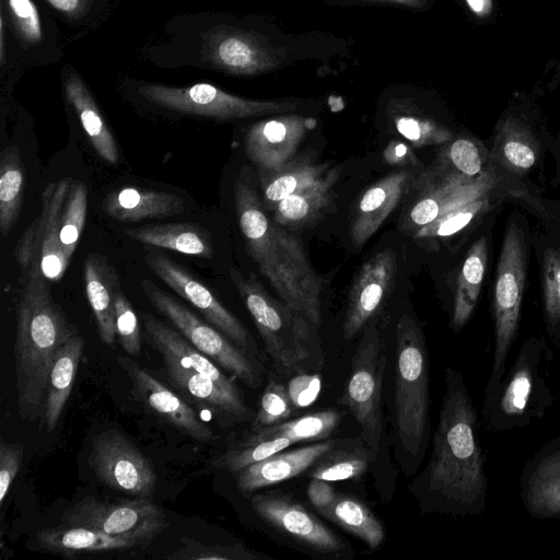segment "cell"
I'll list each match as a JSON object with an SVG mask.
<instances>
[{
    "instance_id": "1",
    "label": "cell",
    "mask_w": 560,
    "mask_h": 560,
    "mask_svg": "<svg viewBox=\"0 0 560 560\" xmlns=\"http://www.w3.org/2000/svg\"><path fill=\"white\" fill-rule=\"evenodd\" d=\"M487 490L477 410L463 374L447 368L433 450L412 491L423 512L466 517L485 513Z\"/></svg>"
},
{
    "instance_id": "2",
    "label": "cell",
    "mask_w": 560,
    "mask_h": 560,
    "mask_svg": "<svg viewBox=\"0 0 560 560\" xmlns=\"http://www.w3.org/2000/svg\"><path fill=\"white\" fill-rule=\"evenodd\" d=\"M234 202L247 252L261 275L281 302L319 327L323 283L302 243L266 214L256 189L243 174L234 185Z\"/></svg>"
},
{
    "instance_id": "3",
    "label": "cell",
    "mask_w": 560,
    "mask_h": 560,
    "mask_svg": "<svg viewBox=\"0 0 560 560\" xmlns=\"http://www.w3.org/2000/svg\"><path fill=\"white\" fill-rule=\"evenodd\" d=\"M16 304L14 371L20 416L35 420L46 393L57 349L77 328L52 300L39 265L24 275Z\"/></svg>"
},
{
    "instance_id": "4",
    "label": "cell",
    "mask_w": 560,
    "mask_h": 560,
    "mask_svg": "<svg viewBox=\"0 0 560 560\" xmlns=\"http://www.w3.org/2000/svg\"><path fill=\"white\" fill-rule=\"evenodd\" d=\"M429 355L418 320L404 313L396 324L395 441L407 475L418 468L427 448L429 419Z\"/></svg>"
},
{
    "instance_id": "5",
    "label": "cell",
    "mask_w": 560,
    "mask_h": 560,
    "mask_svg": "<svg viewBox=\"0 0 560 560\" xmlns=\"http://www.w3.org/2000/svg\"><path fill=\"white\" fill-rule=\"evenodd\" d=\"M552 358L541 336L525 339L500 383L485 395L481 410L483 428L503 432L528 427L541 419L553 404L548 386V363Z\"/></svg>"
},
{
    "instance_id": "6",
    "label": "cell",
    "mask_w": 560,
    "mask_h": 560,
    "mask_svg": "<svg viewBox=\"0 0 560 560\" xmlns=\"http://www.w3.org/2000/svg\"><path fill=\"white\" fill-rule=\"evenodd\" d=\"M532 232L523 213L506 221L493 282L491 312L494 323L492 365L485 395H489L506 371V359L517 337L526 291Z\"/></svg>"
},
{
    "instance_id": "7",
    "label": "cell",
    "mask_w": 560,
    "mask_h": 560,
    "mask_svg": "<svg viewBox=\"0 0 560 560\" xmlns=\"http://www.w3.org/2000/svg\"><path fill=\"white\" fill-rule=\"evenodd\" d=\"M230 278L250 313L265 348L278 369L302 373L320 365L323 355L311 338V324L283 302H278L254 276L230 269Z\"/></svg>"
},
{
    "instance_id": "8",
    "label": "cell",
    "mask_w": 560,
    "mask_h": 560,
    "mask_svg": "<svg viewBox=\"0 0 560 560\" xmlns=\"http://www.w3.org/2000/svg\"><path fill=\"white\" fill-rule=\"evenodd\" d=\"M385 368V345L377 319L374 318L363 329L340 404L350 410L358 422L362 441L378 456L385 439L382 408Z\"/></svg>"
},
{
    "instance_id": "9",
    "label": "cell",
    "mask_w": 560,
    "mask_h": 560,
    "mask_svg": "<svg viewBox=\"0 0 560 560\" xmlns=\"http://www.w3.org/2000/svg\"><path fill=\"white\" fill-rule=\"evenodd\" d=\"M141 288L153 307L194 347L247 386L256 388L261 384L262 368L257 358L237 347L215 327L201 320L151 280H142Z\"/></svg>"
},
{
    "instance_id": "10",
    "label": "cell",
    "mask_w": 560,
    "mask_h": 560,
    "mask_svg": "<svg viewBox=\"0 0 560 560\" xmlns=\"http://www.w3.org/2000/svg\"><path fill=\"white\" fill-rule=\"evenodd\" d=\"M139 94L148 102L165 109L218 120L290 113L298 107L296 104L289 102L235 96L209 83L184 88L148 83L140 85Z\"/></svg>"
},
{
    "instance_id": "11",
    "label": "cell",
    "mask_w": 560,
    "mask_h": 560,
    "mask_svg": "<svg viewBox=\"0 0 560 560\" xmlns=\"http://www.w3.org/2000/svg\"><path fill=\"white\" fill-rule=\"evenodd\" d=\"M552 139L527 120L508 116L489 141L490 166L504 183L537 185L533 175L541 172Z\"/></svg>"
},
{
    "instance_id": "12",
    "label": "cell",
    "mask_w": 560,
    "mask_h": 560,
    "mask_svg": "<svg viewBox=\"0 0 560 560\" xmlns=\"http://www.w3.org/2000/svg\"><path fill=\"white\" fill-rule=\"evenodd\" d=\"M65 524L94 528L110 535L154 539L168 526L164 512L148 498L107 501L86 497L62 514Z\"/></svg>"
},
{
    "instance_id": "13",
    "label": "cell",
    "mask_w": 560,
    "mask_h": 560,
    "mask_svg": "<svg viewBox=\"0 0 560 560\" xmlns=\"http://www.w3.org/2000/svg\"><path fill=\"white\" fill-rule=\"evenodd\" d=\"M89 463L109 488L138 498H149L156 476L149 459L127 438L107 430L92 439Z\"/></svg>"
},
{
    "instance_id": "14",
    "label": "cell",
    "mask_w": 560,
    "mask_h": 560,
    "mask_svg": "<svg viewBox=\"0 0 560 560\" xmlns=\"http://www.w3.org/2000/svg\"><path fill=\"white\" fill-rule=\"evenodd\" d=\"M143 260L167 287L195 306L208 323L233 343L255 358L259 355L246 327L203 282L165 255L149 253Z\"/></svg>"
},
{
    "instance_id": "15",
    "label": "cell",
    "mask_w": 560,
    "mask_h": 560,
    "mask_svg": "<svg viewBox=\"0 0 560 560\" xmlns=\"http://www.w3.org/2000/svg\"><path fill=\"white\" fill-rule=\"evenodd\" d=\"M530 213L538 221L532 246L539 265L546 328L552 337L560 327V202L541 197Z\"/></svg>"
},
{
    "instance_id": "16",
    "label": "cell",
    "mask_w": 560,
    "mask_h": 560,
    "mask_svg": "<svg viewBox=\"0 0 560 560\" xmlns=\"http://www.w3.org/2000/svg\"><path fill=\"white\" fill-rule=\"evenodd\" d=\"M252 508L269 526L299 544L323 553L345 552L346 545L304 505L276 494H255Z\"/></svg>"
},
{
    "instance_id": "17",
    "label": "cell",
    "mask_w": 560,
    "mask_h": 560,
    "mask_svg": "<svg viewBox=\"0 0 560 560\" xmlns=\"http://www.w3.org/2000/svg\"><path fill=\"white\" fill-rule=\"evenodd\" d=\"M396 269V255L390 248L375 253L362 265L349 291L342 324L345 339L357 336L375 318L392 292Z\"/></svg>"
},
{
    "instance_id": "18",
    "label": "cell",
    "mask_w": 560,
    "mask_h": 560,
    "mask_svg": "<svg viewBox=\"0 0 560 560\" xmlns=\"http://www.w3.org/2000/svg\"><path fill=\"white\" fill-rule=\"evenodd\" d=\"M118 364L132 382L136 395L147 410L160 421L172 425L198 442L213 440L214 433L178 394L127 357Z\"/></svg>"
},
{
    "instance_id": "19",
    "label": "cell",
    "mask_w": 560,
    "mask_h": 560,
    "mask_svg": "<svg viewBox=\"0 0 560 560\" xmlns=\"http://www.w3.org/2000/svg\"><path fill=\"white\" fill-rule=\"evenodd\" d=\"M524 510L536 520H560V438L544 444L520 478Z\"/></svg>"
},
{
    "instance_id": "20",
    "label": "cell",
    "mask_w": 560,
    "mask_h": 560,
    "mask_svg": "<svg viewBox=\"0 0 560 560\" xmlns=\"http://www.w3.org/2000/svg\"><path fill=\"white\" fill-rule=\"evenodd\" d=\"M160 353L173 386L209 410L221 427H231L254 419L255 415L244 396L228 393L208 376L180 364L170 353Z\"/></svg>"
},
{
    "instance_id": "21",
    "label": "cell",
    "mask_w": 560,
    "mask_h": 560,
    "mask_svg": "<svg viewBox=\"0 0 560 560\" xmlns=\"http://www.w3.org/2000/svg\"><path fill=\"white\" fill-rule=\"evenodd\" d=\"M307 128V120L295 115L258 121L245 133V153L259 170H276L293 159Z\"/></svg>"
},
{
    "instance_id": "22",
    "label": "cell",
    "mask_w": 560,
    "mask_h": 560,
    "mask_svg": "<svg viewBox=\"0 0 560 560\" xmlns=\"http://www.w3.org/2000/svg\"><path fill=\"white\" fill-rule=\"evenodd\" d=\"M413 176L393 172L366 189L352 208L349 235L355 248L363 246L408 192Z\"/></svg>"
},
{
    "instance_id": "23",
    "label": "cell",
    "mask_w": 560,
    "mask_h": 560,
    "mask_svg": "<svg viewBox=\"0 0 560 560\" xmlns=\"http://www.w3.org/2000/svg\"><path fill=\"white\" fill-rule=\"evenodd\" d=\"M341 439H326L308 445L278 452L237 471L236 486L245 495L306 472Z\"/></svg>"
},
{
    "instance_id": "24",
    "label": "cell",
    "mask_w": 560,
    "mask_h": 560,
    "mask_svg": "<svg viewBox=\"0 0 560 560\" xmlns=\"http://www.w3.org/2000/svg\"><path fill=\"white\" fill-rule=\"evenodd\" d=\"M71 184V178L51 182L42 194L36 259L49 281L60 280L70 262L61 246L60 229L61 214Z\"/></svg>"
},
{
    "instance_id": "25",
    "label": "cell",
    "mask_w": 560,
    "mask_h": 560,
    "mask_svg": "<svg viewBox=\"0 0 560 560\" xmlns=\"http://www.w3.org/2000/svg\"><path fill=\"white\" fill-rule=\"evenodd\" d=\"M153 539L142 536L110 535L94 528L62 524L37 532V545L54 555L75 558L81 555L128 550L149 545Z\"/></svg>"
},
{
    "instance_id": "26",
    "label": "cell",
    "mask_w": 560,
    "mask_h": 560,
    "mask_svg": "<svg viewBox=\"0 0 560 560\" xmlns=\"http://www.w3.org/2000/svg\"><path fill=\"white\" fill-rule=\"evenodd\" d=\"M142 319L147 335L160 352L170 353L180 364L208 376L228 393L243 396L234 380L223 373L215 362L194 347L179 332L151 314H143Z\"/></svg>"
},
{
    "instance_id": "27",
    "label": "cell",
    "mask_w": 560,
    "mask_h": 560,
    "mask_svg": "<svg viewBox=\"0 0 560 560\" xmlns=\"http://www.w3.org/2000/svg\"><path fill=\"white\" fill-rule=\"evenodd\" d=\"M490 246L491 233L487 228L472 242L458 270L450 320L455 332L466 326L477 306L488 268Z\"/></svg>"
},
{
    "instance_id": "28",
    "label": "cell",
    "mask_w": 560,
    "mask_h": 560,
    "mask_svg": "<svg viewBox=\"0 0 560 560\" xmlns=\"http://www.w3.org/2000/svg\"><path fill=\"white\" fill-rule=\"evenodd\" d=\"M85 293L103 343L116 341L115 298L119 282L114 267L101 255L91 254L84 260Z\"/></svg>"
},
{
    "instance_id": "29",
    "label": "cell",
    "mask_w": 560,
    "mask_h": 560,
    "mask_svg": "<svg viewBox=\"0 0 560 560\" xmlns=\"http://www.w3.org/2000/svg\"><path fill=\"white\" fill-rule=\"evenodd\" d=\"M205 59L234 74H252L268 68L270 58L249 35L217 31L205 40Z\"/></svg>"
},
{
    "instance_id": "30",
    "label": "cell",
    "mask_w": 560,
    "mask_h": 560,
    "mask_svg": "<svg viewBox=\"0 0 560 560\" xmlns=\"http://www.w3.org/2000/svg\"><path fill=\"white\" fill-rule=\"evenodd\" d=\"M102 207L116 221L137 222L179 214L185 209V202L171 192L124 187L109 192Z\"/></svg>"
},
{
    "instance_id": "31",
    "label": "cell",
    "mask_w": 560,
    "mask_h": 560,
    "mask_svg": "<svg viewBox=\"0 0 560 560\" xmlns=\"http://www.w3.org/2000/svg\"><path fill=\"white\" fill-rule=\"evenodd\" d=\"M338 178L339 168L327 171L315 183L276 203L272 220L282 228L291 229L315 222L332 205L334 187Z\"/></svg>"
},
{
    "instance_id": "32",
    "label": "cell",
    "mask_w": 560,
    "mask_h": 560,
    "mask_svg": "<svg viewBox=\"0 0 560 560\" xmlns=\"http://www.w3.org/2000/svg\"><path fill=\"white\" fill-rule=\"evenodd\" d=\"M83 348L84 340L77 334L60 346L55 353L43 406L44 423L48 432L55 430L70 396Z\"/></svg>"
},
{
    "instance_id": "33",
    "label": "cell",
    "mask_w": 560,
    "mask_h": 560,
    "mask_svg": "<svg viewBox=\"0 0 560 560\" xmlns=\"http://www.w3.org/2000/svg\"><path fill=\"white\" fill-rule=\"evenodd\" d=\"M122 232L145 245L206 258L213 256L211 234L197 224L165 223L125 228Z\"/></svg>"
},
{
    "instance_id": "34",
    "label": "cell",
    "mask_w": 560,
    "mask_h": 560,
    "mask_svg": "<svg viewBox=\"0 0 560 560\" xmlns=\"http://www.w3.org/2000/svg\"><path fill=\"white\" fill-rule=\"evenodd\" d=\"M65 93L95 152L105 162L116 164L119 160L116 140L81 78L69 73L65 79Z\"/></svg>"
},
{
    "instance_id": "35",
    "label": "cell",
    "mask_w": 560,
    "mask_h": 560,
    "mask_svg": "<svg viewBox=\"0 0 560 560\" xmlns=\"http://www.w3.org/2000/svg\"><path fill=\"white\" fill-rule=\"evenodd\" d=\"M377 458L378 455L360 436L341 439L306 475L329 482L354 479L364 475Z\"/></svg>"
},
{
    "instance_id": "36",
    "label": "cell",
    "mask_w": 560,
    "mask_h": 560,
    "mask_svg": "<svg viewBox=\"0 0 560 560\" xmlns=\"http://www.w3.org/2000/svg\"><path fill=\"white\" fill-rule=\"evenodd\" d=\"M327 163H316L310 154L293 158L284 165L272 170H259V179L266 207L275 206L282 199L319 179L328 168Z\"/></svg>"
},
{
    "instance_id": "37",
    "label": "cell",
    "mask_w": 560,
    "mask_h": 560,
    "mask_svg": "<svg viewBox=\"0 0 560 560\" xmlns=\"http://www.w3.org/2000/svg\"><path fill=\"white\" fill-rule=\"evenodd\" d=\"M324 516L363 540L370 549L378 548L384 540L385 530L381 521L354 497L337 494Z\"/></svg>"
},
{
    "instance_id": "38",
    "label": "cell",
    "mask_w": 560,
    "mask_h": 560,
    "mask_svg": "<svg viewBox=\"0 0 560 560\" xmlns=\"http://www.w3.org/2000/svg\"><path fill=\"white\" fill-rule=\"evenodd\" d=\"M24 170L16 145H7L0 155V231L7 236L22 208Z\"/></svg>"
},
{
    "instance_id": "39",
    "label": "cell",
    "mask_w": 560,
    "mask_h": 560,
    "mask_svg": "<svg viewBox=\"0 0 560 560\" xmlns=\"http://www.w3.org/2000/svg\"><path fill=\"white\" fill-rule=\"evenodd\" d=\"M444 173L477 179L490 170L489 149L472 136L454 137L444 144L442 152Z\"/></svg>"
},
{
    "instance_id": "40",
    "label": "cell",
    "mask_w": 560,
    "mask_h": 560,
    "mask_svg": "<svg viewBox=\"0 0 560 560\" xmlns=\"http://www.w3.org/2000/svg\"><path fill=\"white\" fill-rule=\"evenodd\" d=\"M88 211V188L81 182L71 184L62 214L60 241L66 257L70 260L81 237Z\"/></svg>"
},
{
    "instance_id": "41",
    "label": "cell",
    "mask_w": 560,
    "mask_h": 560,
    "mask_svg": "<svg viewBox=\"0 0 560 560\" xmlns=\"http://www.w3.org/2000/svg\"><path fill=\"white\" fill-rule=\"evenodd\" d=\"M171 560H257L265 558L243 544L211 545L183 537L168 556Z\"/></svg>"
},
{
    "instance_id": "42",
    "label": "cell",
    "mask_w": 560,
    "mask_h": 560,
    "mask_svg": "<svg viewBox=\"0 0 560 560\" xmlns=\"http://www.w3.org/2000/svg\"><path fill=\"white\" fill-rule=\"evenodd\" d=\"M295 411L296 407L290 398L288 387L276 380H270L262 392L258 410L252 420L249 430L287 421L293 417Z\"/></svg>"
},
{
    "instance_id": "43",
    "label": "cell",
    "mask_w": 560,
    "mask_h": 560,
    "mask_svg": "<svg viewBox=\"0 0 560 560\" xmlns=\"http://www.w3.org/2000/svg\"><path fill=\"white\" fill-rule=\"evenodd\" d=\"M396 130L415 147L441 145L450 142L454 132L436 121L416 115L394 117Z\"/></svg>"
},
{
    "instance_id": "44",
    "label": "cell",
    "mask_w": 560,
    "mask_h": 560,
    "mask_svg": "<svg viewBox=\"0 0 560 560\" xmlns=\"http://www.w3.org/2000/svg\"><path fill=\"white\" fill-rule=\"evenodd\" d=\"M116 337L129 355H136L141 349L140 326L136 312L119 289L115 298Z\"/></svg>"
},
{
    "instance_id": "45",
    "label": "cell",
    "mask_w": 560,
    "mask_h": 560,
    "mask_svg": "<svg viewBox=\"0 0 560 560\" xmlns=\"http://www.w3.org/2000/svg\"><path fill=\"white\" fill-rule=\"evenodd\" d=\"M12 22L20 37L30 45L43 39L40 15L33 0H5Z\"/></svg>"
},
{
    "instance_id": "46",
    "label": "cell",
    "mask_w": 560,
    "mask_h": 560,
    "mask_svg": "<svg viewBox=\"0 0 560 560\" xmlns=\"http://www.w3.org/2000/svg\"><path fill=\"white\" fill-rule=\"evenodd\" d=\"M23 452L24 447L20 443H0V504L3 503L21 468Z\"/></svg>"
},
{
    "instance_id": "47",
    "label": "cell",
    "mask_w": 560,
    "mask_h": 560,
    "mask_svg": "<svg viewBox=\"0 0 560 560\" xmlns=\"http://www.w3.org/2000/svg\"><path fill=\"white\" fill-rule=\"evenodd\" d=\"M320 390V376L317 374H299L288 386L290 398L298 408L311 405Z\"/></svg>"
},
{
    "instance_id": "48",
    "label": "cell",
    "mask_w": 560,
    "mask_h": 560,
    "mask_svg": "<svg viewBox=\"0 0 560 560\" xmlns=\"http://www.w3.org/2000/svg\"><path fill=\"white\" fill-rule=\"evenodd\" d=\"M38 217L35 218L21 235L13 256L21 267L23 276L30 272L34 265H39L36 259V235L38 229Z\"/></svg>"
},
{
    "instance_id": "49",
    "label": "cell",
    "mask_w": 560,
    "mask_h": 560,
    "mask_svg": "<svg viewBox=\"0 0 560 560\" xmlns=\"http://www.w3.org/2000/svg\"><path fill=\"white\" fill-rule=\"evenodd\" d=\"M306 494L312 505L324 516L337 498L329 481L311 478Z\"/></svg>"
},
{
    "instance_id": "50",
    "label": "cell",
    "mask_w": 560,
    "mask_h": 560,
    "mask_svg": "<svg viewBox=\"0 0 560 560\" xmlns=\"http://www.w3.org/2000/svg\"><path fill=\"white\" fill-rule=\"evenodd\" d=\"M383 158L386 163L390 165H416L418 163L417 156L411 149L404 142L393 140L384 150Z\"/></svg>"
},
{
    "instance_id": "51",
    "label": "cell",
    "mask_w": 560,
    "mask_h": 560,
    "mask_svg": "<svg viewBox=\"0 0 560 560\" xmlns=\"http://www.w3.org/2000/svg\"><path fill=\"white\" fill-rule=\"evenodd\" d=\"M54 9L66 16H80L86 7V0H46Z\"/></svg>"
},
{
    "instance_id": "52",
    "label": "cell",
    "mask_w": 560,
    "mask_h": 560,
    "mask_svg": "<svg viewBox=\"0 0 560 560\" xmlns=\"http://www.w3.org/2000/svg\"><path fill=\"white\" fill-rule=\"evenodd\" d=\"M549 153L552 155L556 166V180L560 186V132L553 137Z\"/></svg>"
},
{
    "instance_id": "53",
    "label": "cell",
    "mask_w": 560,
    "mask_h": 560,
    "mask_svg": "<svg viewBox=\"0 0 560 560\" xmlns=\"http://www.w3.org/2000/svg\"><path fill=\"white\" fill-rule=\"evenodd\" d=\"M466 2L477 15H485L491 10V0H466Z\"/></svg>"
},
{
    "instance_id": "54",
    "label": "cell",
    "mask_w": 560,
    "mask_h": 560,
    "mask_svg": "<svg viewBox=\"0 0 560 560\" xmlns=\"http://www.w3.org/2000/svg\"><path fill=\"white\" fill-rule=\"evenodd\" d=\"M372 1H381L393 3L397 5H404L409 8H421L424 4L423 0H372Z\"/></svg>"
},
{
    "instance_id": "55",
    "label": "cell",
    "mask_w": 560,
    "mask_h": 560,
    "mask_svg": "<svg viewBox=\"0 0 560 560\" xmlns=\"http://www.w3.org/2000/svg\"><path fill=\"white\" fill-rule=\"evenodd\" d=\"M4 20H3V14L1 13L0 14V61H1V66H3L4 63V54H5V49H4Z\"/></svg>"
},
{
    "instance_id": "56",
    "label": "cell",
    "mask_w": 560,
    "mask_h": 560,
    "mask_svg": "<svg viewBox=\"0 0 560 560\" xmlns=\"http://www.w3.org/2000/svg\"><path fill=\"white\" fill-rule=\"evenodd\" d=\"M551 338L555 340V342L560 348V327L557 329V331L555 332V335Z\"/></svg>"
}]
</instances>
